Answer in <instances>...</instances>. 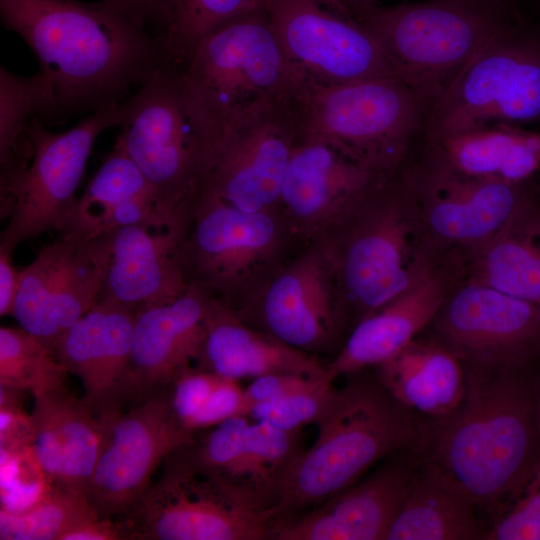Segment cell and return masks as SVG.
<instances>
[{
	"mask_svg": "<svg viewBox=\"0 0 540 540\" xmlns=\"http://www.w3.org/2000/svg\"><path fill=\"white\" fill-rule=\"evenodd\" d=\"M108 418L103 446L86 496L99 518L124 514L144 493L152 476L195 432L175 417L168 387Z\"/></svg>",
	"mask_w": 540,
	"mask_h": 540,
	"instance_id": "15",
	"label": "cell"
},
{
	"mask_svg": "<svg viewBox=\"0 0 540 540\" xmlns=\"http://www.w3.org/2000/svg\"><path fill=\"white\" fill-rule=\"evenodd\" d=\"M147 196L155 197L151 185L116 140L113 150L79 197L72 225L101 233L100 225L107 214L131 200Z\"/></svg>",
	"mask_w": 540,
	"mask_h": 540,
	"instance_id": "35",
	"label": "cell"
},
{
	"mask_svg": "<svg viewBox=\"0 0 540 540\" xmlns=\"http://www.w3.org/2000/svg\"><path fill=\"white\" fill-rule=\"evenodd\" d=\"M427 329L464 366L521 367L540 350V305L459 278Z\"/></svg>",
	"mask_w": 540,
	"mask_h": 540,
	"instance_id": "16",
	"label": "cell"
},
{
	"mask_svg": "<svg viewBox=\"0 0 540 540\" xmlns=\"http://www.w3.org/2000/svg\"><path fill=\"white\" fill-rule=\"evenodd\" d=\"M539 176H540V174H539Z\"/></svg>",
	"mask_w": 540,
	"mask_h": 540,
	"instance_id": "50",
	"label": "cell"
},
{
	"mask_svg": "<svg viewBox=\"0 0 540 540\" xmlns=\"http://www.w3.org/2000/svg\"><path fill=\"white\" fill-rule=\"evenodd\" d=\"M423 141L450 167L470 177L518 184L540 174V132L520 125L494 123Z\"/></svg>",
	"mask_w": 540,
	"mask_h": 540,
	"instance_id": "31",
	"label": "cell"
},
{
	"mask_svg": "<svg viewBox=\"0 0 540 540\" xmlns=\"http://www.w3.org/2000/svg\"><path fill=\"white\" fill-rule=\"evenodd\" d=\"M315 424L314 443L281 481L275 519L324 502L383 458L420 447L425 435L414 412L376 377L356 376L335 388Z\"/></svg>",
	"mask_w": 540,
	"mask_h": 540,
	"instance_id": "4",
	"label": "cell"
},
{
	"mask_svg": "<svg viewBox=\"0 0 540 540\" xmlns=\"http://www.w3.org/2000/svg\"><path fill=\"white\" fill-rule=\"evenodd\" d=\"M112 231L97 233L72 225L19 272L13 317L54 354L64 333L99 299Z\"/></svg>",
	"mask_w": 540,
	"mask_h": 540,
	"instance_id": "14",
	"label": "cell"
},
{
	"mask_svg": "<svg viewBox=\"0 0 540 540\" xmlns=\"http://www.w3.org/2000/svg\"><path fill=\"white\" fill-rule=\"evenodd\" d=\"M301 452L300 430H282L244 415L212 427L191 447L197 464L275 518L279 486Z\"/></svg>",
	"mask_w": 540,
	"mask_h": 540,
	"instance_id": "20",
	"label": "cell"
},
{
	"mask_svg": "<svg viewBox=\"0 0 540 540\" xmlns=\"http://www.w3.org/2000/svg\"><path fill=\"white\" fill-rule=\"evenodd\" d=\"M301 135L324 139L378 177L401 169L430 106L399 78L303 89Z\"/></svg>",
	"mask_w": 540,
	"mask_h": 540,
	"instance_id": "8",
	"label": "cell"
},
{
	"mask_svg": "<svg viewBox=\"0 0 540 540\" xmlns=\"http://www.w3.org/2000/svg\"><path fill=\"white\" fill-rule=\"evenodd\" d=\"M220 378L221 376L211 371L191 367L182 372L167 386L171 409L177 420L186 429L190 421L202 408Z\"/></svg>",
	"mask_w": 540,
	"mask_h": 540,
	"instance_id": "40",
	"label": "cell"
},
{
	"mask_svg": "<svg viewBox=\"0 0 540 540\" xmlns=\"http://www.w3.org/2000/svg\"><path fill=\"white\" fill-rule=\"evenodd\" d=\"M209 298L190 284L175 301L136 314L130 351L134 403L169 386L193 363L198 365Z\"/></svg>",
	"mask_w": 540,
	"mask_h": 540,
	"instance_id": "25",
	"label": "cell"
},
{
	"mask_svg": "<svg viewBox=\"0 0 540 540\" xmlns=\"http://www.w3.org/2000/svg\"><path fill=\"white\" fill-rule=\"evenodd\" d=\"M380 179L332 143L300 134L278 206L296 230L321 238Z\"/></svg>",
	"mask_w": 540,
	"mask_h": 540,
	"instance_id": "24",
	"label": "cell"
},
{
	"mask_svg": "<svg viewBox=\"0 0 540 540\" xmlns=\"http://www.w3.org/2000/svg\"><path fill=\"white\" fill-rule=\"evenodd\" d=\"M326 378L329 376H311L291 372L271 373L254 378L244 389L248 409L251 404L285 397L310 388Z\"/></svg>",
	"mask_w": 540,
	"mask_h": 540,
	"instance_id": "43",
	"label": "cell"
},
{
	"mask_svg": "<svg viewBox=\"0 0 540 540\" xmlns=\"http://www.w3.org/2000/svg\"><path fill=\"white\" fill-rule=\"evenodd\" d=\"M177 70L182 87L220 144L252 116L301 92L267 10L213 30Z\"/></svg>",
	"mask_w": 540,
	"mask_h": 540,
	"instance_id": "7",
	"label": "cell"
},
{
	"mask_svg": "<svg viewBox=\"0 0 540 540\" xmlns=\"http://www.w3.org/2000/svg\"><path fill=\"white\" fill-rule=\"evenodd\" d=\"M54 98L47 78L38 71L31 77L0 68V163H28L33 147L26 127L38 117L52 122Z\"/></svg>",
	"mask_w": 540,
	"mask_h": 540,
	"instance_id": "33",
	"label": "cell"
},
{
	"mask_svg": "<svg viewBox=\"0 0 540 540\" xmlns=\"http://www.w3.org/2000/svg\"><path fill=\"white\" fill-rule=\"evenodd\" d=\"M521 3L524 1V0H519ZM539 8H540V0H532Z\"/></svg>",
	"mask_w": 540,
	"mask_h": 540,
	"instance_id": "49",
	"label": "cell"
},
{
	"mask_svg": "<svg viewBox=\"0 0 540 540\" xmlns=\"http://www.w3.org/2000/svg\"><path fill=\"white\" fill-rule=\"evenodd\" d=\"M463 279L540 305V195L535 189L461 265Z\"/></svg>",
	"mask_w": 540,
	"mask_h": 540,
	"instance_id": "29",
	"label": "cell"
},
{
	"mask_svg": "<svg viewBox=\"0 0 540 540\" xmlns=\"http://www.w3.org/2000/svg\"><path fill=\"white\" fill-rule=\"evenodd\" d=\"M0 15L50 84L53 123L118 104L170 65L161 40L112 0H0Z\"/></svg>",
	"mask_w": 540,
	"mask_h": 540,
	"instance_id": "1",
	"label": "cell"
},
{
	"mask_svg": "<svg viewBox=\"0 0 540 540\" xmlns=\"http://www.w3.org/2000/svg\"><path fill=\"white\" fill-rule=\"evenodd\" d=\"M117 141L171 219L192 215L220 145L210 122L182 87L176 67L160 69L119 106Z\"/></svg>",
	"mask_w": 540,
	"mask_h": 540,
	"instance_id": "6",
	"label": "cell"
},
{
	"mask_svg": "<svg viewBox=\"0 0 540 540\" xmlns=\"http://www.w3.org/2000/svg\"><path fill=\"white\" fill-rule=\"evenodd\" d=\"M346 323L355 324L446 261L400 169L374 183L321 237Z\"/></svg>",
	"mask_w": 540,
	"mask_h": 540,
	"instance_id": "3",
	"label": "cell"
},
{
	"mask_svg": "<svg viewBox=\"0 0 540 540\" xmlns=\"http://www.w3.org/2000/svg\"><path fill=\"white\" fill-rule=\"evenodd\" d=\"M125 540H264L275 515L195 463L183 446L122 515Z\"/></svg>",
	"mask_w": 540,
	"mask_h": 540,
	"instance_id": "9",
	"label": "cell"
},
{
	"mask_svg": "<svg viewBox=\"0 0 540 540\" xmlns=\"http://www.w3.org/2000/svg\"><path fill=\"white\" fill-rule=\"evenodd\" d=\"M99 518L84 493L51 486L29 508L0 511L1 540H62L73 529Z\"/></svg>",
	"mask_w": 540,
	"mask_h": 540,
	"instance_id": "34",
	"label": "cell"
},
{
	"mask_svg": "<svg viewBox=\"0 0 540 540\" xmlns=\"http://www.w3.org/2000/svg\"><path fill=\"white\" fill-rule=\"evenodd\" d=\"M334 389L333 380L326 378L285 397L251 404L247 416L282 430L297 431L317 422Z\"/></svg>",
	"mask_w": 540,
	"mask_h": 540,
	"instance_id": "39",
	"label": "cell"
},
{
	"mask_svg": "<svg viewBox=\"0 0 540 540\" xmlns=\"http://www.w3.org/2000/svg\"><path fill=\"white\" fill-rule=\"evenodd\" d=\"M68 370L23 328H0V385L32 394L64 384Z\"/></svg>",
	"mask_w": 540,
	"mask_h": 540,
	"instance_id": "37",
	"label": "cell"
},
{
	"mask_svg": "<svg viewBox=\"0 0 540 540\" xmlns=\"http://www.w3.org/2000/svg\"><path fill=\"white\" fill-rule=\"evenodd\" d=\"M416 464L392 462L324 502L275 519L269 540H382L404 501Z\"/></svg>",
	"mask_w": 540,
	"mask_h": 540,
	"instance_id": "21",
	"label": "cell"
},
{
	"mask_svg": "<svg viewBox=\"0 0 540 540\" xmlns=\"http://www.w3.org/2000/svg\"><path fill=\"white\" fill-rule=\"evenodd\" d=\"M376 368L375 377L397 401L433 419L453 412L465 397L463 363L431 335L420 334Z\"/></svg>",
	"mask_w": 540,
	"mask_h": 540,
	"instance_id": "30",
	"label": "cell"
},
{
	"mask_svg": "<svg viewBox=\"0 0 540 540\" xmlns=\"http://www.w3.org/2000/svg\"><path fill=\"white\" fill-rule=\"evenodd\" d=\"M32 395L31 449L44 477L51 486L86 495L110 415L97 413L65 384Z\"/></svg>",
	"mask_w": 540,
	"mask_h": 540,
	"instance_id": "26",
	"label": "cell"
},
{
	"mask_svg": "<svg viewBox=\"0 0 540 540\" xmlns=\"http://www.w3.org/2000/svg\"><path fill=\"white\" fill-rule=\"evenodd\" d=\"M524 16L517 0H424L378 5L360 22L399 79L431 107L474 56Z\"/></svg>",
	"mask_w": 540,
	"mask_h": 540,
	"instance_id": "5",
	"label": "cell"
},
{
	"mask_svg": "<svg viewBox=\"0 0 540 540\" xmlns=\"http://www.w3.org/2000/svg\"><path fill=\"white\" fill-rule=\"evenodd\" d=\"M23 390L0 385V447L20 451L31 447V415L22 407Z\"/></svg>",
	"mask_w": 540,
	"mask_h": 540,
	"instance_id": "42",
	"label": "cell"
},
{
	"mask_svg": "<svg viewBox=\"0 0 540 540\" xmlns=\"http://www.w3.org/2000/svg\"><path fill=\"white\" fill-rule=\"evenodd\" d=\"M358 20L362 19L375 7L379 0H335Z\"/></svg>",
	"mask_w": 540,
	"mask_h": 540,
	"instance_id": "47",
	"label": "cell"
},
{
	"mask_svg": "<svg viewBox=\"0 0 540 540\" xmlns=\"http://www.w3.org/2000/svg\"><path fill=\"white\" fill-rule=\"evenodd\" d=\"M464 367L465 397L425 433L423 465L495 510L539 453L537 403L520 367Z\"/></svg>",
	"mask_w": 540,
	"mask_h": 540,
	"instance_id": "2",
	"label": "cell"
},
{
	"mask_svg": "<svg viewBox=\"0 0 540 540\" xmlns=\"http://www.w3.org/2000/svg\"><path fill=\"white\" fill-rule=\"evenodd\" d=\"M488 540H540V452L494 510Z\"/></svg>",
	"mask_w": 540,
	"mask_h": 540,
	"instance_id": "38",
	"label": "cell"
},
{
	"mask_svg": "<svg viewBox=\"0 0 540 540\" xmlns=\"http://www.w3.org/2000/svg\"><path fill=\"white\" fill-rule=\"evenodd\" d=\"M269 0H173L161 42L171 66L179 68L200 39L243 16L266 10Z\"/></svg>",
	"mask_w": 540,
	"mask_h": 540,
	"instance_id": "36",
	"label": "cell"
},
{
	"mask_svg": "<svg viewBox=\"0 0 540 540\" xmlns=\"http://www.w3.org/2000/svg\"><path fill=\"white\" fill-rule=\"evenodd\" d=\"M13 254L0 251V315L13 316L19 287V272L12 263Z\"/></svg>",
	"mask_w": 540,
	"mask_h": 540,
	"instance_id": "46",
	"label": "cell"
},
{
	"mask_svg": "<svg viewBox=\"0 0 540 540\" xmlns=\"http://www.w3.org/2000/svg\"><path fill=\"white\" fill-rule=\"evenodd\" d=\"M266 10L301 90L399 78L374 37L337 1L269 0Z\"/></svg>",
	"mask_w": 540,
	"mask_h": 540,
	"instance_id": "12",
	"label": "cell"
},
{
	"mask_svg": "<svg viewBox=\"0 0 540 540\" xmlns=\"http://www.w3.org/2000/svg\"><path fill=\"white\" fill-rule=\"evenodd\" d=\"M461 278L445 262L396 297L359 320L335 358L326 365L334 381L389 360L427 329L445 296Z\"/></svg>",
	"mask_w": 540,
	"mask_h": 540,
	"instance_id": "27",
	"label": "cell"
},
{
	"mask_svg": "<svg viewBox=\"0 0 540 540\" xmlns=\"http://www.w3.org/2000/svg\"><path fill=\"white\" fill-rule=\"evenodd\" d=\"M298 97L262 110L226 136L201 189L242 211H273L301 134Z\"/></svg>",
	"mask_w": 540,
	"mask_h": 540,
	"instance_id": "18",
	"label": "cell"
},
{
	"mask_svg": "<svg viewBox=\"0 0 540 540\" xmlns=\"http://www.w3.org/2000/svg\"><path fill=\"white\" fill-rule=\"evenodd\" d=\"M139 25L150 29L159 39L163 36L171 15L173 0H112Z\"/></svg>",
	"mask_w": 540,
	"mask_h": 540,
	"instance_id": "44",
	"label": "cell"
},
{
	"mask_svg": "<svg viewBox=\"0 0 540 540\" xmlns=\"http://www.w3.org/2000/svg\"><path fill=\"white\" fill-rule=\"evenodd\" d=\"M273 211L246 212L201 189L180 260L189 284L228 304L280 241Z\"/></svg>",
	"mask_w": 540,
	"mask_h": 540,
	"instance_id": "17",
	"label": "cell"
},
{
	"mask_svg": "<svg viewBox=\"0 0 540 540\" xmlns=\"http://www.w3.org/2000/svg\"><path fill=\"white\" fill-rule=\"evenodd\" d=\"M540 121V26L524 16L484 47L433 102L422 138Z\"/></svg>",
	"mask_w": 540,
	"mask_h": 540,
	"instance_id": "11",
	"label": "cell"
},
{
	"mask_svg": "<svg viewBox=\"0 0 540 540\" xmlns=\"http://www.w3.org/2000/svg\"><path fill=\"white\" fill-rule=\"evenodd\" d=\"M190 222L191 218L162 226L114 229L98 300L114 302L137 314L184 295L190 284L180 260V248Z\"/></svg>",
	"mask_w": 540,
	"mask_h": 540,
	"instance_id": "23",
	"label": "cell"
},
{
	"mask_svg": "<svg viewBox=\"0 0 540 540\" xmlns=\"http://www.w3.org/2000/svg\"><path fill=\"white\" fill-rule=\"evenodd\" d=\"M255 320L252 327L310 354L334 346L346 321L333 272L319 245L270 282Z\"/></svg>",
	"mask_w": 540,
	"mask_h": 540,
	"instance_id": "19",
	"label": "cell"
},
{
	"mask_svg": "<svg viewBox=\"0 0 540 540\" xmlns=\"http://www.w3.org/2000/svg\"><path fill=\"white\" fill-rule=\"evenodd\" d=\"M423 144L419 157H408L401 170L415 191L434 246L446 262L461 269L535 186L533 180L511 184L464 175Z\"/></svg>",
	"mask_w": 540,
	"mask_h": 540,
	"instance_id": "13",
	"label": "cell"
},
{
	"mask_svg": "<svg viewBox=\"0 0 540 540\" xmlns=\"http://www.w3.org/2000/svg\"><path fill=\"white\" fill-rule=\"evenodd\" d=\"M135 316L124 306L98 300L55 348L59 362L81 380L82 399L103 416L134 403L130 351Z\"/></svg>",
	"mask_w": 540,
	"mask_h": 540,
	"instance_id": "22",
	"label": "cell"
},
{
	"mask_svg": "<svg viewBox=\"0 0 540 540\" xmlns=\"http://www.w3.org/2000/svg\"><path fill=\"white\" fill-rule=\"evenodd\" d=\"M62 540H125L116 518H97L68 532Z\"/></svg>",
	"mask_w": 540,
	"mask_h": 540,
	"instance_id": "45",
	"label": "cell"
},
{
	"mask_svg": "<svg viewBox=\"0 0 540 540\" xmlns=\"http://www.w3.org/2000/svg\"><path fill=\"white\" fill-rule=\"evenodd\" d=\"M537 415H538V426L540 430V393H539V398L537 402Z\"/></svg>",
	"mask_w": 540,
	"mask_h": 540,
	"instance_id": "48",
	"label": "cell"
},
{
	"mask_svg": "<svg viewBox=\"0 0 540 540\" xmlns=\"http://www.w3.org/2000/svg\"><path fill=\"white\" fill-rule=\"evenodd\" d=\"M120 103L91 113L61 133L47 130L38 117L29 121L31 160L25 166L1 167V217L8 223L0 236V251L13 254L25 241L72 225L76 190L88 157L96 138L117 126Z\"/></svg>",
	"mask_w": 540,
	"mask_h": 540,
	"instance_id": "10",
	"label": "cell"
},
{
	"mask_svg": "<svg viewBox=\"0 0 540 540\" xmlns=\"http://www.w3.org/2000/svg\"><path fill=\"white\" fill-rule=\"evenodd\" d=\"M205 327L204 347L196 367L221 377L239 381L281 372L328 375L326 365L314 354L296 349L248 325L229 305L211 296Z\"/></svg>",
	"mask_w": 540,
	"mask_h": 540,
	"instance_id": "28",
	"label": "cell"
},
{
	"mask_svg": "<svg viewBox=\"0 0 540 540\" xmlns=\"http://www.w3.org/2000/svg\"><path fill=\"white\" fill-rule=\"evenodd\" d=\"M248 414V403L244 389L237 380L221 377L210 396L190 421L187 429L192 432L212 428L221 422L239 415Z\"/></svg>",
	"mask_w": 540,
	"mask_h": 540,
	"instance_id": "41",
	"label": "cell"
},
{
	"mask_svg": "<svg viewBox=\"0 0 540 540\" xmlns=\"http://www.w3.org/2000/svg\"><path fill=\"white\" fill-rule=\"evenodd\" d=\"M477 506L457 486L421 464L415 469L387 540L484 539Z\"/></svg>",
	"mask_w": 540,
	"mask_h": 540,
	"instance_id": "32",
	"label": "cell"
}]
</instances>
